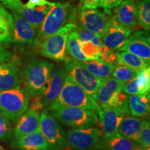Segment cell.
<instances>
[{
	"instance_id": "6da1fadb",
	"label": "cell",
	"mask_w": 150,
	"mask_h": 150,
	"mask_svg": "<svg viewBox=\"0 0 150 150\" xmlns=\"http://www.w3.org/2000/svg\"><path fill=\"white\" fill-rule=\"evenodd\" d=\"M54 64L47 60L33 61L20 73V77L23 88L31 97L42 95L47 88L49 79Z\"/></svg>"
},
{
	"instance_id": "7a4b0ae2",
	"label": "cell",
	"mask_w": 150,
	"mask_h": 150,
	"mask_svg": "<svg viewBox=\"0 0 150 150\" xmlns=\"http://www.w3.org/2000/svg\"><path fill=\"white\" fill-rule=\"evenodd\" d=\"M45 110L62 125L72 129L94 127L99 122L97 112L88 108L51 106Z\"/></svg>"
},
{
	"instance_id": "3957f363",
	"label": "cell",
	"mask_w": 150,
	"mask_h": 150,
	"mask_svg": "<svg viewBox=\"0 0 150 150\" xmlns=\"http://www.w3.org/2000/svg\"><path fill=\"white\" fill-rule=\"evenodd\" d=\"M51 106L88 108L96 111L98 116L102 111V108L97 104V101L86 93L85 91L75 83L67 74L64 86L59 96Z\"/></svg>"
},
{
	"instance_id": "277c9868",
	"label": "cell",
	"mask_w": 150,
	"mask_h": 150,
	"mask_svg": "<svg viewBox=\"0 0 150 150\" xmlns=\"http://www.w3.org/2000/svg\"><path fill=\"white\" fill-rule=\"evenodd\" d=\"M74 16L75 11L70 3H54L41 24L33 43L40 46L47 38L64 27L67 22L75 19Z\"/></svg>"
},
{
	"instance_id": "5b68a950",
	"label": "cell",
	"mask_w": 150,
	"mask_h": 150,
	"mask_svg": "<svg viewBox=\"0 0 150 150\" xmlns=\"http://www.w3.org/2000/svg\"><path fill=\"white\" fill-rule=\"evenodd\" d=\"M29 106V95L21 86L0 91V112L11 121L16 122Z\"/></svg>"
},
{
	"instance_id": "8992f818",
	"label": "cell",
	"mask_w": 150,
	"mask_h": 150,
	"mask_svg": "<svg viewBox=\"0 0 150 150\" xmlns=\"http://www.w3.org/2000/svg\"><path fill=\"white\" fill-rule=\"evenodd\" d=\"M65 70L72 79L83 89L86 93L96 100L97 91L105 79H101L94 76L80 61L72 57H65Z\"/></svg>"
},
{
	"instance_id": "52a82bcc",
	"label": "cell",
	"mask_w": 150,
	"mask_h": 150,
	"mask_svg": "<svg viewBox=\"0 0 150 150\" xmlns=\"http://www.w3.org/2000/svg\"><path fill=\"white\" fill-rule=\"evenodd\" d=\"M39 131L45 138L50 150L69 149L65 130L59 121L45 109L40 113Z\"/></svg>"
},
{
	"instance_id": "ba28073f",
	"label": "cell",
	"mask_w": 150,
	"mask_h": 150,
	"mask_svg": "<svg viewBox=\"0 0 150 150\" xmlns=\"http://www.w3.org/2000/svg\"><path fill=\"white\" fill-rule=\"evenodd\" d=\"M76 27L77 26L75 24L68 23L57 32L50 35L39 46L41 54L54 61H64L67 54V37Z\"/></svg>"
},
{
	"instance_id": "9c48e42d",
	"label": "cell",
	"mask_w": 150,
	"mask_h": 150,
	"mask_svg": "<svg viewBox=\"0 0 150 150\" xmlns=\"http://www.w3.org/2000/svg\"><path fill=\"white\" fill-rule=\"evenodd\" d=\"M101 133L94 127L71 129L67 131V141L70 150H94L99 142Z\"/></svg>"
},
{
	"instance_id": "30bf717a",
	"label": "cell",
	"mask_w": 150,
	"mask_h": 150,
	"mask_svg": "<svg viewBox=\"0 0 150 150\" xmlns=\"http://www.w3.org/2000/svg\"><path fill=\"white\" fill-rule=\"evenodd\" d=\"M110 14L102 13L95 8L81 7L78 19L81 27H83L102 38L107 29L110 18Z\"/></svg>"
},
{
	"instance_id": "8fae6325",
	"label": "cell",
	"mask_w": 150,
	"mask_h": 150,
	"mask_svg": "<svg viewBox=\"0 0 150 150\" xmlns=\"http://www.w3.org/2000/svg\"><path fill=\"white\" fill-rule=\"evenodd\" d=\"M131 30L124 27L113 16L110 19L108 28L102 37L104 45L114 51H121L126 40L130 36Z\"/></svg>"
},
{
	"instance_id": "7c38bea8",
	"label": "cell",
	"mask_w": 150,
	"mask_h": 150,
	"mask_svg": "<svg viewBox=\"0 0 150 150\" xmlns=\"http://www.w3.org/2000/svg\"><path fill=\"white\" fill-rule=\"evenodd\" d=\"M67 73L63 67H59L52 70L49 79L47 88L40 96L44 109H47L56 100L64 86Z\"/></svg>"
},
{
	"instance_id": "4fadbf2b",
	"label": "cell",
	"mask_w": 150,
	"mask_h": 150,
	"mask_svg": "<svg viewBox=\"0 0 150 150\" xmlns=\"http://www.w3.org/2000/svg\"><path fill=\"white\" fill-rule=\"evenodd\" d=\"M125 83L109 77L105 79L97 91L96 101L102 108H113Z\"/></svg>"
},
{
	"instance_id": "5bb4252c",
	"label": "cell",
	"mask_w": 150,
	"mask_h": 150,
	"mask_svg": "<svg viewBox=\"0 0 150 150\" xmlns=\"http://www.w3.org/2000/svg\"><path fill=\"white\" fill-rule=\"evenodd\" d=\"M121 51L134 54L149 63L150 38L149 33L143 31L135 32L128 38Z\"/></svg>"
},
{
	"instance_id": "9a60e30c",
	"label": "cell",
	"mask_w": 150,
	"mask_h": 150,
	"mask_svg": "<svg viewBox=\"0 0 150 150\" xmlns=\"http://www.w3.org/2000/svg\"><path fill=\"white\" fill-rule=\"evenodd\" d=\"M13 41L19 45L32 44L37 35L36 29L18 13L13 12Z\"/></svg>"
},
{
	"instance_id": "2e32d148",
	"label": "cell",
	"mask_w": 150,
	"mask_h": 150,
	"mask_svg": "<svg viewBox=\"0 0 150 150\" xmlns=\"http://www.w3.org/2000/svg\"><path fill=\"white\" fill-rule=\"evenodd\" d=\"M20 71L18 60H10L0 64V91L13 89L20 86Z\"/></svg>"
},
{
	"instance_id": "e0dca14e",
	"label": "cell",
	"mask_w": 150,
	"mask_h": 150,
	"mask_svg": "<svg viewBox=\"0 0 150 150\" xmlns=\"http://www.w3.org/2000/svg\"><path fill=\"white\" fill-rule=\"evenodd\" d=\"M40 112L29 107L18 119L13 131L15 139L38 132L40 127Z\"/></svg>"
},
{
	"instance_id": "ac0fdd59",
	"label": "cell",
	"mask_w": 150,
	"mask_h": 150,
	"mask_svg": "<svg viewBox=\"0 0 150 150\" xmlns=\"http://www.w3.org/2000/svg\"><path fill=\"white\" fill-rule=\"evenodd\" d=\"M136 1H122L117 7L114 8V15L118 23L127 29H133L138 24L137 20Z\"/></svg>"
},
{
	"instance_id": "d6986e66",
	"label": "cell",
	"mask_w": 150,
	"mask_h": 150,
	"mask_svg": "<svg viewBox=\"0 0 150 150\" xmlns=\"http://www.w3.org/2000/svg\"><path fill=\"white\" fill-rule=\"evenodd\" d=\"M102 113L99 116L102 124L103 139L109 138L117 134V129L125 115L114 108H102Z\"/></svg>"
},
{
	"instance_id": "ffe728a7",
	"label": "cell",
	"mask_w": 150,
	"mask_h": 150,
	"mask_svg": "<svg viewBox=\"0 0 150 150\" xmlns=\"http://www.w3.org/2000/svg\"><path fill=\"white\" fill-rule=\"evenodd\" d=\"M54 4V3L51 2L50 4L37 6L34 8H28L24 5H22L16 12L21 15L29 24L38 30L40 29L41 24Z\"/></svg>"
},
{
	"instance_id": "44dd1931",
	"label": "cell",
	"mask_w": 150,
	"mask_h": 150,
	"mask_svg": "<svg viewBox=\"0 0 150 150\" xmlns=\"http://www.w3.org/2000/svg\"><path fill=\"white\" fill-rule=\"evenodd\" d=\"M97 148L101 150H144L139 144L120 136L119 134L99 141L95 149Z\"/></svg>"
},
{
	"instance_id": "7402d4cb",
	"label": "cell",
	"mask_w": 150,
	"mask_h": 150,
	"mask_svg": "<svg viewBox=\"0 0 150 150\" xmlns=\"http://www.w3.org/2000/svg\"><path fill=\"white\" fill-rule=\"evenodd\" d=\"M15 147L19 150H48L45 138L40 131L25 135L15 139Z\"/></svg>"
},
{
	"instance_id": "603a6c76",
	"label": "cell",
	"mask_w": 150,
	"mask_h": 150,
	"mask_svg": "<svg viewBox=\"0 0 150 150\" xmlns=\"http://www.w3.org/2000/svg\"><path fill=\"white\" fill-rule=\"evenodd\" d=\"M142 120L139 117H124L117 129V134L139 144V137Z\"/></svg>"
},
{
	"instance_id": "cb8c5ba5",
	"label": "cell",
	"mask_w": 150,
	"mask_h": 150,
	"mask_svg": "<svg viewBox=\"0 0 150 150\" xmlns=\"http://www.w3.org/2000/svg\"><path fill=\"white\" fill-rule=\"evenodd\" d=\"M149 94L129 95L128 106L133 117H143L149 113Z\"/></svg>"
},
{
	"instance_id": "d4e9b609",
	"label": "cell",
	"mask_w": 150,
	"mask_h": 150,
	"mask_svg": "<svg viewBox=\"0 0 150 150\" xmlns=\"http://www.w3.org/2000/svg\"><path fill=\"white\" fill-rule=\"evenodd\" d=\"M81 63L92 74L101 79H106L110 77L115 68V65L99 60H88L81 61Z\"/></svg>"
},
{
	"instance_id": "484cf974",
	"label": "cell",
	"mask_w": 150,
	"mask_h": 150,
	"mask_svg": "<svg viewBox=\"0 0 150 150\" xmlns=\"http://www.w3.org/2000/svg\"><path fill=\"white\" fill-rule=\"evenodd\" d=\"M13 18L2 6L0 5V43L13 41Z\"/></svg>"
},
{
	"instance_id": "4316f807",
	"label": "cell",
	"mask_w": 150,
	"mask_h": 150,
	"mask_svg": "<svg viewBox=\"0 0 150 150\" xmlns=\"http://www.w3.org/2000/svg\"><path fill=\"white\" fill-rule=\"evenodd\" d=\"M66 50L71 57L76 61L81 62L89 60L82 52L81 41L76 29L73 30L67 37Z\"/></svg>"
},
{
	"instance_id": "83f0119b",
	"label": "cell",
	"mask_w": 150,
	"mask_h": 150,
	"mask_svg": "<svg viewBox=\"0 0 150 150\" xmlns=\"http://www.w3.org/2000/svg\"><path fill=\"white\" fill-rule=\"evenodd\" d=\"M125 65L137 72L149 67V63L134 54L127 52L117 53V65Z\"/></svg>"
},
{
	"instance_id": "f1b7e54d",
	"label": "cell",
	"mask_w": 150,
	"mask_h": 150,
	"mask_svg": "<svg viewBox=\"0 0 150 150\" xmlns=\"http://www.w3.org/2000/svg\"><path fill=\"white\" fill-rule=\"evenodd\" d=\"M137 20L140 25L145 29H150V0H141L137 8Z\"/></svg>"
},
{
	"instance_id": "f546056e",
	"label": "cell",
	"mask_w": 150,
	"mask_h": 150,
	"mask_svg": "<svg viewBox=\"0 0 150 150\" xmlns=\"http://www.w3.org/2000/svg\"><path fill=\"white\" fill-rule=\"evenodd\" d=\"M138 72L131 67L125 66V65H117L115 66L111 76L116 80L126 83L129 81L136 77Z\"/></svg>"
},
{
	"instance_id": "4dcf8cb0",
	"label": "cell",
	"mask_w": 150,
	"mask_h": 150,
	"mask_svg": "<svg viewBox=\"0 0 150 150\" xmlns=\"http://www.w3.org/2000/svg\"><path fill=\"white\" fill-rule=\"evenodd\" d=\"M136 80L138 88L140 90V95L149 94L150 89V68L144 69L138 72Z\"/></svg>"
},
{
	"instance_id": "1f68e13d",
	"label": "cell",
	"mask_w": 150,
	"mask_h": 150,
	"mask_svg": "<svg viewBox=\"0 0 150 150\" xmlns=\"http://www.w3.org/2000/svg\"><path fill=\"white\" fill-rule=\"evenodd\" d=\"M139 145L144 150L150 149V125L149 121L146 120H142L141 122Z\"/></svg>"
},
{
	"instance_id": "d6a6232c",
	"label": "cell",
	"mask_w": 150,
	"mask_h": 150,
	"mask_svg": "<svg viewBox=\"0 0 150 150\" xmlns=\"http://www.w3.org/2000/svg\"><path fill=\"white\" fill-rule=\"evenodd\" d=\"M13 134V129L9 120L0 112V139L8 140Z\"/></svg>"
},
{
	"instance_id": "836d02e7",
	"label": "cell",
	"mask_w": 150,
	"mask_h": 150,
	"mask_svg": "<svg viewBox=\"0 0 150 150\" xmlns=\"http://www.w3.org/2000/svg\"><path fill=\"white\" fill-rule=\"evenodd\" d=\"M117 52H115L114 50H110L103 45L100 48V52L97 60L115 65H117Z\"/></svg>"
},
{
	"instance_id": "e575fe53",
	"label": "cell",
	"mask_w": 150,
	"mask_h": 150,
	"mask_svg": "<svg viewBox=\"0 0 150 150\" xmlns=\"http://www.w3.org/2000/svg\"><path fill=\"white\" fill-rule=\"evenodd\" d=\"M101 47H96L90 41L81 42L82 52L89 60L98 59Z\"/></svg>"
},
{
	"instance_id": "d590c367",
	"label": "cell",
	"mask_w": 150,
	"mask_h": 150,
	"mask_svg": "<svg viewBox=\"0 0 150 150\" xmlns=\"http://www.w3.org/2000/svg\"><path fill=\"white\" fill-rule=\"evenodd\" d=\"M76 29H77L76 30H77L78 31L79 35L81 42H88V41H90V42H92L97 36H98V35L95 34V33H93L92 31H89V30L84 29L83 27H81V26L76 27Z\"/></svg>"
},
{
	"instance_id": "8d00e7d4",
	"label": "cell",
	"mask_w": 150,
	"mask_h": 150,
	"mask_svg": "<svg viewBox=\"0 0 150 150\" xmlns=\"http://www.w3.org/2000/svg\"><path fill=\"white\" fill-rule=\"evenodd\" d=\"M122 0H101L100 6L104 8L105 13L111 14V10L117 7Z\"/></svg>"
},
{
	"instance_id": "74e56055",
	"label": "cell",
	"mask_w": 150,
	"mask_h": 150,
	"mask_svg": "<svg viewBox=\"0 0 150 150\" xmlns=\"http://www.w3.org/2000/svg\"><path fill=\"white\" fill-rule=\"evenodd\" d=\"M0 1L5 7L11 9L13 12H16L23 5L21 0H0Z\"/></svg>"
},
{
	"instance_id": "f35d334b",
	"label": "cell",
	"mask_w": 150,
	"mask_h": 150,
	"mask_svg": "<svg viewBox=\"0 0 150 150\" xmlns=\"http://www.w3.org/2000/svg\"><path fill=\"white\" fill-rule=\"evenodd\" d=\"M13 58V54L10 51L0 46V64L8 62Z\"/></svg>"
},
{
	"instance_id": "ab89813d",
	"label": "cell",
	"mask_w": 150,
	"mask_h": 150,
	"mask_svg": "<svg viewBox=\"0 0 150 150\" xmlns=\"http://www.w3.org/2000/svg\"><path fill=\"white\" fill-rule=\"evenodd\" d=\"M51 2L47 0H29L27 4H24V6L28 8H34L35 7L40 6L45 4H50Z\"/></svg>"
},
{
	"instance_id": "60d3db41",
	"label": "cell",
	"mask_w": 150,
	"mask_h": 150,
	"mask_svg": "<svg viewBox=\"0 0 150 150\" xmlns=\"http://www.w3.org/2000/svg\"><path fill=\"white\" fill-rule=\"evenodd\" d=\"M82 6L89 8H96L95 4V0H81Z\"/></svg>"
},
{
	"instance_id": "b9f144b4",
	"label": "cell",
	"mask_w": 150,
	"mask_h": 150,
	"mask_svg": "<svg viewBox=\"0 0 150 150\" xmlns=\"http://www.w3.org/2000/svg\"><path fill=\"white\" fill-rule=\"evenodd\" d=\"M100 3H101V0H95V4L97 8V7L100 6Z\"/></svg>"
},
{
	"instance_id": "7bdbcfd3",
	"label": "cell",
	"mask_w": 150,
	"mask_h": 150,
	"mask_svg": "<svg viewBox=\"0 0 150 150\" xmlns=\"http://www.w3.org/2000/svg\"><path fill=\"white\" fill-rule=\"evenodd\" d=\"M0 150H5L4 149L3 147H2V146H1V145H0Z\"/></svg>"
},
{
	"instance_id": "ee69618b",
	"label": "cell",
	"mask_w": 150,
	"mask_h": 150,
	"mask_svg": "<svg viewBox=\"0 0 150 150\" xmlns=\"http://www.w3.org/2000/svg\"><path fill=\"white\" fill-rule=\"evenodd\" d=\"M126 1H136L137 0H126Z\"/></svg>"
}]
</instances>
